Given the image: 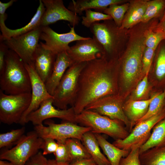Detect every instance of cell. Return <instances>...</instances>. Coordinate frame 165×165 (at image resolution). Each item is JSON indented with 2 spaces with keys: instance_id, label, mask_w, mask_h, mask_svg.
<instances>
[{
  "instance_id": "cell-35",
  "label": "cell",
  "mask_w": 165,
  "mask_h": 165,
  "mask_svg": "<svg viewBox=\"0 0 165 165\" xmlns=\"http://www.w3.org/2000/svg\"><path fill=\"white\" fill-rule=\"evenodd\" d=\"M57 142L58 146L57 150L53 153L55 156V160L58 162L70 163L71 162V158L67 145L65 143Z\"/></svg>"
},
{
  "instance_id": "cell-20",
  "label": "cell",
  "mask_w": 165,
  "mask_h": 165,
  "mask_svg": "<svg viewBox=\"0 0 165 165\" xmlns=\"http://www.w3.org/2000/svg\"><path fill=\"white\" fill-rule=\"evenodd\" d=\"M154 95L148 100L141 101L129 100L123 105V109L130 123V133L138 121L147 112L149 104Z\"/></svg>"
},
{
  "instance_id": "cell-44",
  "label": "cell",
  "mask_w": 165,
  "mask_h": 165,
  "mask_svg": "<svg viewBox=\"0 0 165 165\" xmlns=\"http://www.w3.org/2000/svg\"><path fill=\"white\" fill-rule=\"evenodd\" d=\"M155 28L162 31L165 35V9L159 21L156 24Z\"/></svg>"
},
{
  "instance_id": "cell-29",
  "label": "cell",
  "mask_w": 165,
  "mask_h": 165,
  "mask_svg": "<svg viewBox=\"0 0 165 165\" xmlns=\"http://www.w3.org/2000/svg\"><path fill=\"white\" fill-rule=\"evenodd\" d=\"M165 9V0H148L142 23H146L153 18H160Z\"/></svg>"
},
{
  "instance_id": "cell-2",
  "label": "cell",
  "mask_w": 165,
  "mask_h": 165,
  "mask_svg": "<svg viewBox=\"0 0 165 165\" xmlns=\"http://www.w3.org/2000/svg\"><path fill=\"white\" fill-rule=\"evenodd\" d=\"M0 90L7 94L31 92L30 79L24 63L16 54L9 49L4 70L0 74Z\"/></svg>"
},
{
  "instance_id": "cell-33",
  "label": "cell",
  "mask_w": 165,
  "mask_h": 165,
  "mask_svg": "<svg viewBox=\"0 0 165 165\" xmlns=\"http://www.w3.org/2000/svg\"><path fill=\"white\" fill-rule=\"evenodd\" d=\"M25 127L12 130L6 133L0 134V148L9 147L16 144L24 135Z\"/></svg>"
},
{
  "instance_id": "cell-22",
  "label": "cell",
  "mask_w": 165,
  "mask_h": 165,
  "mask_svg": "<svg viewBox=\"0 0 165 165\" xmlns=\"http://www.w3.org/2000/svg\"><path fill=\"white\" fill-rule=\"evenodd\" d=\"M125 0H72L70 3L68 9L79 15L84 11L92 9L103 11L110 6L126 3Z\"/></svg>"
},
{
  "instance_id": "cell-6",
  "label": "cell",
  "mask_w": 165,
  "mask_h": 165,
  "mask_svg": "<svg viewBox=\"0 0 165 165\" xmlns=\"http://www.w3.org/2000/svg\"><path fill=\"white\" fill-rule=\"evenodd\" d=\"M87 62L73 64L68 68L56 88L53 105L61 109L72 106L76 97L79 77Z\"/></svg>"
},
{
  "instance_id": "cell-46",
  "label": "cell",
  "mask_w": 165,
  "mask_h": 165,
  "mask_svg": "<svg viewBox=\"0 0 165 165\" xmlns=\"http://www.w3.org/2000/svg\"><path fill=\"white\" fill-rule=\"evenodd\" d=\"M0 165H13L11 162L2 161V160H0Z\"/></svg>"
},
{
  "instance_id": "cell-4",
  "label": "cell",
  "mask_w": 165,
  "mask_h": 165,
  "mask_svg": "<svg viewBox=\"0 0 165 165\" xmlns=\"http://www.w3.org/2000/svg\"><path fill=\"white\" fill-rule=\"evenodd\" d=\"M90 28L93 37L104 50L103 57L117 60L124 47L125 30L120 29L112 20L94 23Z\"/></svg>"
},
{
  "instance_id": "cell-1",
  "label": "cell",
  "mask_w": 165,
  "mask_h": 165,
  "mask_svg": "<svg viewBox=\"0 0 165 165\" xmlns=\"http://www.w3.org/2000/svg\"><path fill=\"white\" fill-rule=\"evenodd\" d=\"M118 60L104 57L88 62L80 74L76 97L73 106L76 114L90 103L117 93L116 72Z\"/></svg>"
},
{
  "instance_id": "cell-41",
  "label": "cell",
  "mask_w": 165,
  "mask_h": 165,
  "mask_svg": "<svg viewBox=\"0 0 165 165\" xmlns=\"http://www.w3.org/2000/svg\"><path fill=\"white\" fill-rule=\"evenodd\" d=\"M47 160L42 152L39 151L30 158L25 165H46Z\"/></svg>"
},
{
  "instance_id": "cell-23",
  "label": "cell",
  "mask_w": 165,
  "mask_h": 165,
  "mask_svg": "<svg viewBox=\"0 0 165 165\" xmlns=\"http://www.w3.org/2000/svg\"><path fill=\"white\" fill-rule=\"evenodd\" d=\"M45 10V7L41 0L39 1V5L36 12L31 21L27 25L20 28L11 29L7 27L1 31L0 36L5 38L23 35L41 27V22Z\"/></svg>"
},
{
  "instance_id": "cell-32",
  "label": "cell",
  "mask_w": 165,
  "mask_h": 165,
  "mask_svg": "<svg viewBox=\"0 0 165 165\" xmlns=\"http://www.w3.org/2000/svg\"><path fill=\"white\" fill-rule=\"evenodd\" d=\"M165 98V90L154 95V98L149 104L146 114L138 121L137 123L155 116L165 107L164 102Z\"/></svg>"
},
{
  "instance_id": "cell-9",
  "label": "cell",
  "mask_w": 165,
  "mask_h": 165,
  "mask_svg": "<svg viewBox=\"0 0 165 165\" xmlns=\"http://www.w3.org/2000/svg\"><path fill=\"white\" fill-rule=\"evenodd\" d=\"M45 123L47 126L43 124L35 126L34 130L39 136L42 138H51L61 143H65L69 138H75L81 141L85 133L91 131L90 127L69 122L57 124L52 120L47 119Z\"/></svg>"
},
{
  "instance_id": "cell-18",
  "label": "cell",
  "mask_w": 165,
  "mask_h": 165,
  "mask_svg": "<svg viewBox=\"0 0 165 165\" xmlns=\"http://www.w3.org/2000/svg\"><path fill=\"white\" fill-rule=\"evenodd\" d=\"M57 56L45 43H39L34 63L37 73L45 83L52 72Z\"/></svg>"
},
{
  "instance_id": "cell-40",
  "label": "cell",
  "mask_w": 165,
  "mask_h": 165,
  "mask_svg": "<svg viewBox=\"0 0 165 165\" xmlns=\"http://www.w3.org/2000/svg\"><path fill=\"white\" fill-rule=\"evenodd\" d=\"M16 1L15 0H11L6 3L0 2V26L1 31L6 27L5 22L7 16V14L5 13L6 10Z\"/></svg>"
},
{
  "instance_id": "cell-43",
  "label": "cell",
  "mask_w": 165,
  "mask_h": 165,
  "mask_svg": "<svg viewBox=\"0 0 165 165\" xmlns=\"http://www.w3.org/2000/svg\"><path fill=\"white\" fill-rule=\"evenodd\" d=\"M70 165H97L94 160L91 158L84 159L70 163Z\"/></svg>"
},
{
  "instance_id": "cell-24",
  "label": "cell",
  "mask_w": 165,
  "mask_h": 165,
  "mask_svg": "<svg viewBox=\"0 0 165 165\" xmlns=\"http://www.w3.org/2000/svg\"><path fill=\"white\" fill-rule=\"evenodd\" d=\"M81 141L97 165H111L107 158L101 152L94 133L91 131L85 133Z\"/></svg>"
},
{
  "instance_id": "cell-28",
  "label": "cell",
  "mask_w": 165,
  "mask_h": 165,
  "mask_svg": "<svg viewBox=\"0 0 165 165\" xmlns=\"http://www.w3.org/2000/svg\"><path fill=\"white\" fill-rule=\"evenodd\" d=\"M80 140L75 138H69L65 142L69 152L71 162L91 158Z\"/></svg>"
},
{
  "instance_id": "cell-25",
  "label": "cell",
  "mask_w": 165,
  "mask_h": 165,
  "mask_svg": "<svg viewBox=\"0 0 165 165\" xmlns=\"http://www.w3.org/2000/svg\"><path fill=\"white\" fill-rule=\"evenodd\" d=\"M94 134L100 147L107 156L111 165H119L121 159L129 154L130 152L118 148L108 142L100 134Z\"/></svg>"
},
{
  "instance_id": "cell-3",
  "label": "cell",
  "mask_w": 165,
  "mask_h": 165,
  "mask_svg": "<svg viewBox=\"0 0 165 165\" xmlns=\"http://www.w3.org/2000/svg\"><path fill=\"white\" fill-rule=\"evenodd\" d=\"M144 31L131 35L127 48L118 61L120 79L125 88L131 86L142 73V60L145 48Z\"/></svg>"
},
{
  "instance_id": "cell-30",
  "label": "cell",
  "mask_w": 165,
  "mask_h": 165,
  "mask_svg": "<svg viewBox=\"0 0 165 165\" xmlns=\"http://www.w3.org/2000/svg\"><path fill=\"white\" fill-rule=\"evenodd\" d=\"M157 23V21L155 23L152 29L144 31L146 47L155 50H156L161 42L165 40V34L155 28Z\"/></svg>"
},
{
  "instance_id": "cell-26",
  "label": "cell",
  "mask_w": 165,
  "mask_h": 165,
  "mask_svg": "<svg viewBox=\"0 0 165 165\" xmlns=\"http://www.w3.org/2000/svg\"><path fill=\"white\" fill-rule=\"evenodd\" d=\"M148 141L139 148V154L151 148L165 146V117L152 129Z\"/></svg>"
},
{
  "instance_id": "cell-8",
  "label": "cell",
  "mask_w": 165,
  "mask_h": 165,
  "mask_svg": "<svg viewBox=\"0 0 165 165\" xmlns=\"http://www.w3.org/2000/svg\"><path fill=\"white\" fill-rule=\"evenodd\" d=\"M31 97V92L9 95L0 90V122L8 125L19 123L30 105Z\"/></svg>"
},
{
  "instance_id": "cell-11",
  "label": "cell",
  "mask_w": 165,
  "mask_h": 165,
  "mask_svg": "<svg viewBox=\"0 0 165 165\" xmlns=\"http://www.w3.org/2000/svg\"><path fill=\"white\" fill-rule=\"evenodd\" d=\"M41 27L26 33L4 38H0L8 48L14 52L25 64L34 63L35 53L39 44Z\"/></svg>"
},
{
  "instance_id": "cell-16",
  "label": "cell",
  "mask_w": 165,
  "mask_h": 165,
  "mask_svg": "<svg viewBox=\"0 0 165 165\" xmlns=\"http://www.w3.org/2000/svg\"><path fill=\"white\" fill-rule=\"evenodd\" d=\"M24 65L29 73L31 84V97L30 105L23 115L19 124H26L27 116L37 109L41 103L45 100L53 98L48 92L45 83L41 79L36 71L34 63Z\"/></svg>"
},
{
  "instance_id": "cell-19",
  "label": "cell",
  "mask_w": 165,
  "mask_h": 165,
  "mask_svg": "<svg viewBox=\"0 0 165 165\" xmlns=\"http://www.w3.org/2000/svg\"><path fill=\"white\" fill-rule=\"evenodd\" d=\"M73 64L66 51L57 55L52 72L45 83L46 89L51 95L53 96L67 70Z\"/></svg>"
},
{
  "instance_id": "cell-21",
  "label": "cell",
  "mask_w": 165,
  "mask_h": 165,
  "mask_svg": "<svg viewBox=\"0 0 165 165\" xmlns=\"http://www.w3.org/2000/svg\"><path fill=\"white\" fill-rule=\"evenodd\" d=\"M148 1L134 0L129 1V6L119 28L120 29L126 30L141 22Z\"/></svg>"
},
{
  "instance_id": "cell-36",
  "label": "cell",
  "mask_w": 165,
  "mask_h": 165,
  "mask_svg": "<svg viewBox=\"0 0 165 165\" xmlns=\"http://www.w3.org/2000/svg\"><path fill=\"white\" fill-rule=\"evenodd\" d=\"M139 156V148H135L130 152L127 156L121 159L119 165H141Z\"/></svg>"
},
{
  "instance_id": "cell-17",
  "label": "cell",
  "mask_w": 165,
  "mask_h": 165,
  "mask_svg": "<svg viewBox=\"0 0 165 165\" xmlns=\"http://www.w3.org/2000/svg\"><path fill=\"white\" fill-rule=\"evenodd\" d=\"M66 52L73 64L89 62L104 55L102 47L93 37L77 41Z\"/></svg>"
},
{
  "instance_id": "cell-38",
  "label": "cell",
  "mask_w": 165,
  "mask_h": 165,
  "mask_svg": "<svg viewBox=\"0 0 165 165\" xmlns=\"http://www.w3.org/2000/svg\"><path fill=\"white\" fill-rule=\"evenodd\" d=\"M41 145L40 149L42 150V153L44 156L52 153L56 151L58 146L57 142L50 138H45Z\"/></svg>"
},
{
  "instance_id": "cell-10",
  "label": "cell",
  "mask_w": 165,
  "mask_h": 165,
  "mask_svg": "<svg viewBox=\"0 0 165 165\" xmlns=\"http://www.w3.org/2000/svg\"><path fill=\"white\" fill-rule=\"evenodd\" d=\"M165 117V107L155 116L136 124L126 138L115 140L112 144L129 152L135 148H140L150 138L154 126Z\"/></svg>"
},
{
  "instance_id": "cell-15",
  "label": "cell",
  "mask_w": 165,
  "mask_h": 165,
  "mask_svg": "<svg viewBox=\"0 0 165 165\" xmlns=\"http://www.w3.org/2000/svg\"><path fill=\"white\" fill-rule=\"evenodd\" d=\"M45 7L41 22V27L48 26L59 20L68 21L75 27L79 23L77 14L66 8L62 0H41Z\"/></svg>"
},
{
  "instance_id": "cell-45",
  "label": "cell",
  "mask_w": 165,
  "mask_h": 165,
  "mask_svg": "<svg viewBox=\"0 0 165 165\" xmlns=\"http://www.w3.org/2000/svg\"><path fill=\"white\" fill-rule=\"evenodd\" d=\"M69 163H60L57 162L55 159L47 160L46 165H70Z\"/></svg>"
},
{
  "instance_id": "cell-5",
  "label": "cell",
  "mask_w": 165,
  "mask_h": 165,
  "mask_svg": "<svg viewBox=\"0 0 165 165\" xmlns=\"http://www.w3.org/2000/svg\"><path fill=\"white\" fill-rule=\"evenodd\" d=\"M75 122L80 126L90 128L94 134H104L115 140L124 139L130 134L122 121L91 110H84L76 115Z\"/></svg>"
},
{
  "instance_id": "cell-34",
  "label": "cell",
  "mask_w": 165,
  "mask_h": 165,
  "mask_svg": "<svg viewBox=\"0 0 165 165\" xmlns=\"http://www.w3.org/2000/svg\"><path fill=\"white\" fill-rule=\"evenodd\" d=\"M85 16L82 17L81 23L84 26L90 28L94 23L101 20H112L109 15L100 12L95 11L91 9L86 10Z\"/></svg>"
},
{
  "instance_id": "cell-7",
  "label": "cell",
  "mask_w": 165,
  "mask_h": 165,
  "mask_svg": "<svg viewBox=\"0 0 165 165\" xmlns=\"http://www.w3.org/2000/svg\"><path fill=\"white\" fill-rule=\"evenodd\" d=\"M43 139L35 131L24 135L13 148L5 149L0 154L1 160H6L13 165H25L31 157L40 149Z\"/></svg>"
},
{
  "instance_id": "cell-14",
  "label": "cell",
  "mask_w": 165,
  "mask_h": 165,
  "mask_svg": "<svg viewBox=\"0 0 165 165\" xmlns=\"http://www.w3.org/2000/svg\"><path fill=\"white\" fill-rule=\"evenodd\" d=\"M68 32L62 34L55 31L49 26L41 27L40 39L45 42V44L53 53L57 55L69 48V44L72 42L85 40L90 37H85L77 34L74 27H70Z\"/></svg>"
},
{
  "instance_id": "cell-37",
  "label": "cell",
  "mask_w": 165,
  "mask_h": 165,
  "mask_svg": "<svg viewBox=\"0 0 165 165\" xmlns=\"http://www.w3.org/2000/svg\"><path fill=\"white\" fill-rule=\"evenodd\" d=\"M156 50L145 47L142 60V72L144 75L149 71Z\"/></svg>"
},
{
  "instance_id": "cell-31",
  "label": "cell",
  "mask_w": 165,
  "mask_h": 165,
  "mask_svg": "<svg viewBox=\"0 0 165 165\" xmlns=\"http://www.w3.org/2000/svg\"><path fill=\"white\" fill-rule=\"evenodd\" d=\"M130 5L129 2L122 5H112L105 9L103 13L110 16L116 25L120 28Z\"/></svg>"
},
{
  "instance_id": "cell-27",
  "label": "cell",
  "mask_w": 165,
  "mask_h": 165,
  "mask_svg": "<svg viewBox=\"0 0 165 165\" xmlns=\"http://www.w3.org/2000/svg\"><path fill=\"white\" fill-rule=\"evenodd\" d=\"M141 165H165V146L154 147L139 154Z\"/></svg>"
},
{
  "instance_id": "cell-39",
  "label": "cell",
  "mask_w": 165,
  "mask_h": 165,
  "mask_svg": "<svg viewBox=\"0 0 165 165\" xmlns=\"http://www.w3.org/2000/svg\"><path fill=\"white\" fill-rule=\"evenodd\" d=\"M149 72H147L142 80L138 85L134 92V97L136 98L142 97L145 94L148 88V76Z\"/></svg>"
},
{
  "instance_id": "cell-12",
  "label": "cell",
  "mask_w": 165,
  "mask_h": 165,
  "mask_svg": "<svg viewBox=\"0 0 165 165\" xmlns=\"http://www.w3.org/2000/svg\"><path fill=\"white\" fill-rule=\"evenodd\" d=\"M123 104L122 96L117 94L101 98L88 105L84 110L120 120L124 123L129 131L130 123L123 111Z\"/></svg>"
},
{
  "instance_id": "cell-42",
  "label": "cell",
  "mask_w": 165,
  "mask_h": 165,
  "mask_svg": "<svg viewBox=\"0 0 165 165\" xmlns=\"http://www.w3.org/2000/svg\"><path fill=\"white\" fill-rule=\"evenodd\" d=\"M9 49L0 38V74L4 71L6 65V56Z\"/></svg>"
},
{
  "instance_id": "cell-13",
  "label": "cell",
  "mask_w": 165,
  "mask_h": 165,
  "mask_svg": "<svg viewBox=\"0 0 165 165\" xmlns=\"http://www.w3.org/2000/svg\"><path fill=\"white\" fill-rule=\"evenodd\" d=\"M53 98L45 100L36 110L27 117L26 123L31 122L35 126L42 124L45 120L51 118H57L64 121L76 123V114L73 106L66 109H56L53 105Z\"/></svg>"
}]
</instances>
